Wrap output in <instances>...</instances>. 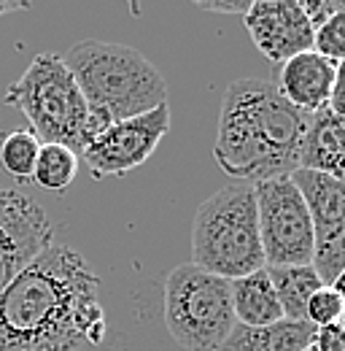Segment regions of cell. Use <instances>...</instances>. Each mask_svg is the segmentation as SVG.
Listing matches in <instances>:
<instances>
[{"mask_svg": "<svg viewBox=\"0 0 345 351\" xmlns=\"http://www.w3.org/2000/svg\"><path fill=\"white\" fill-rule=\"evenodd\" d=\"M103 341L100 278L65 243H51L0 292V351H79Z\"/></svg>", "mask_w": 345, "mask_h": 351, "instance_id": "1", "label": "cell"}, {"mask_svg": "<svg viewBox=\"0 0 345 351\" xmlns=\"http://www.w3.org/2000/svg\"><path fill=\"white\" fill-rule=\"evenodd\" d=\"M307 114L264 79L232 82L218 114L214 157L232 178L257 184L300 171Z\"/></svg>", "mask_w": 345, "mask_h": 351, "instance_id": "2", "label": "cell"}, {"mask_svg": "<svg viewBox=\"0 0 345 351\" xmlns=\"http://www.w3.org/2000/svg\"><path fill=\"white\" fill-rule=\"evenodd\" d=\"M62 60L84 95L97 132L168 103L165 76L127 44L89 38L71 46Z\"/></svg>", "mask_w": 345, "mask_h": 351, "instance_id": "3", "label": "cell"}, {"mask_svg": "<svg viewBox=\"0 0 345 351\" xmlns=\"http://www.w3.org/2000/svg\"><path fill=\"white\" fill-rule=\"evenodd\" d=\"M192 265L224 281L267 267L251 184L224 186L197 208L192 221Z\"/></svg>", "mask_w": 345, "mask_h": 351, "instance_id": "4", "label": "cell"}, {"mask_svg": "<svg viewBox=\"0 0 345 351\" xmlns=\"http://www.w3.org/2000/svg\"><path fill=\"white\" fill-rule=\"evenodd\" d=\"M5 103L27 117L30 132L41 143L68 146L76 157L97 135L84 95L57 54H36L22 79L8 84Z\"/></svg>", "mask_w": 345, "mask_h": 351, "instance_id": "5", "label": "cell"}, {"mask_svg": "<svg viewBox=\"0 0 345 351\" xmlns=\"http://www.w3.org/2000/svg\"><path fill=\"white\" fill-rule=\"evenodd\" d=\"M165 327L186 351H218L235 330L229 281L183 263L165 278Z\"/></svg>", "mask_w": 345, "mask_h": 351, "instance_id": "6", "label": "cell"}, {"mask_svg": "<svg viewBox=\"0 0 345 351\" xmlns=\"http://www.w3.org/2000/svg\"><path fill=\"white\" fill-rule=\"evenodd\" d=\"M257 219L259 238L267 267H292L313 263L316 230L307 203L292 181V176H278L257 181Z\"/></svg>", "mask_w": 345, "mask_h": 351, "instance_id": "7", "label": "cell"}, {"mask_svg": "<svg viewBox=\"0 0 345 351\" xmlns=\"http://www.w3.org/2000/svg\"><path fill=\"white\" fill-rule=\"evenodd\" d=\"M168 130H170V108L165 103L149 114L108 125L89 141L81 157L94 178L125 176L140 168L157 152Z\"/></svg>", "mask_w": 345, "mask_h": 351, "instance_id": "8", "label": "cell"}, {"mask_svg": "<svg viewBox=\"0 0 345 351\" xmlns=\"http://www.w3.org/2000/svg\"><path fill=\"white\" fill-rule=\"evenodd\" d=\"M54 243V227L22 189L0 186V292Z\"/></svg>", "mask_w": 345, "mask_h": 351, "instance_id": "9", "label": "cell"}, {"mask_svg": "<svg viewBox=\"0 0 345 351\" xmlns=\"http://www.w3.org/2000/svg\"><path fill=\"white\" fill-rule=\"evenodd\" d=\"M243 22L254 46L275 65L313 49L316 30L297 0H254Z\"/></svg>", "mask_w": 345, "mask_h": 351, "instance_id": "10", "label": "cell"}, {"mask_svg": "<svg viewBox=\"0 0 345 351\" xmlns=\"http://www.w3.org/2000/svg\"><path fill=\"white\" fill-rule=\"evenodd\" d=\"M337 65L321 57L318 51H302L281 65L278 92L302 114H318L329 108L332 89H335Z\"/></svg>", "mask_w": 345, "mask_h": 351, "instance_id": "11", "label": "cell"}, {"mask_svg": "<svg viewBox=\"0 0 345 351\" xmlns=\"http://www.w3.org/2000/svg\"><path fill=\"white\" fill-rule=\"evenodd\" d=\"M300 171L332 176L345 181V119L335 111L324 108L310 114L307 132L302 141Z\"/></svg>", "mask_w": 345, "mask_h": 351, "instance_id": "12", "label": "cell"}, {"mask_svg": "<svg viewBox=\"0 0 345 351\" xmlns=\"http://www.w3.org/2000/svg\"><path fill=\"white\" fill-rule=\"evenodd\" d=\"M292 181L302 192L316 238H327L345 230V181L316 171H294Z\"/></svg>", "mask_w": 345, "mask_h": 351, "instance_id": "13", "label": "cell"}, {"mask_svg": "<svg viewBox=\"0 0 345 351\" xmlns=\"http://www.w3.org/2000/svg\"><path fill=\"white\" fill-rule=\"evenodd\" d=\"M316 327L310 322H289L281 319L267 327H243L235 324L229 338L218 351H305L313 346Z\"/></svg>", "mask_w": 345, "mask_h": 351, "instance_id": "14", "label": "cell"}, {"mask_svg": "<svg viewBox=\"0 0 345 351\" xmlns=\"http://www.w3.org/2000/svg\"><path fill=\"white\" fill-rule=\"evenodd\" d=\"M229 295H232L235 322L243 327H267L283 319L275 287L267 276V267L229 281Z\"/></svg>", "mask_w": 345, "mask_h": 351, "instance_id": "15", "label": "cell"}, {"mask_svg": "<svg viewBox=\"0 0 345 351\" xmlns=\"http://www.w3.org/2000/svg\"><path fill=\"white\" fill-rule=\"evenodd\" d=\"M267 276L275 287L283 319L307 322V303L324 287L313 265H292V267H267Z\"/></svg>", "mask_w": 345, "mask_h": 351, "instance_id": "16", "label": "cell"}, {"mask_svg": "<svg viewBox=\"0 0 345 351\" xmlns=\"http://www.w3.org/2000/svg\"><path fill=\"white\" fill-rule=\"evenodd\" d=\"M79 173V157L60 143H43L33 168V181L49 192H65Z\"/></svg>", "mask_w": 345, "mask_h": 351, "instance_id": "17", "label": "cell"}, {"mask_svg": "<svg viewBox=\"0 0 345 351\" xmlns=\"http://www.w3.org/2000/svg\"><path fill=\"white\" fill-rule=\"evenodd\" d=\"M41 141L30 130H11L0 141V165L14 178H33V168L41 152Z\"/></svg>", "mask_w": 345, "mask_h": 351, "instance_id": "18", "label": "cell"}, {"mask_svg": "<svg viewBox=\"0 0 345 351\" xmlns=\"http://www.w3.org/2000/svg\"><path fill=\"white\" fill-rule=\"evenodd\" d=\"M313 51H318L321 57H327L335 65L345 60V5L316 30Z\"/></svg>", "mask_w": 345, "mask_h": 351, "instance_id": "19", "label": "cell"}, {"mask_svg": "<svg viewBox=\"0 0 345 351\" xmlns=\"http://www.w3.org/2000/svg\"><path fill=\"white\" fill-rule=\"evenodd\" d=\"M345 313V300L332 289V287H321L310 303H307V322L318 330V327H329V324H340Z\"/></svg>", "mask_w": 345, "mask_h": 351, "instance_id": "20", "label": "cell"}, {"mask_svg": "<svg viewBox=\"0 0 345 351\" xmlns=\"http://www.w3.org/2000/svg\"><path fill=\"white\" fill-rule=\"evenodd\" d=\"M305 16L310 19L313 30H318L329 16H335L340 8L345 5V0H310V3H300Z\"/></svg>", "mask_w": 345, "mask_h": 351, "instance_id": "21", "label": "cell"}, {"mask_svg": "<svg viewBox=\"0 0 345 351\" xmlns=\"http://www.w3.org/2000/svg\"><path fill=\"white\" fill-rule=\"evenodd\" d=\"M313 349L316 351H345V327L343 324L318 327L316 335H313Z\"/></svg>", "mask_w": 345, "mask_h": 351, "instance_id": "22", "label": "cell"}, {"mask_svg": "<svg viewBox=\"0 0 345 351\" xmlns=\"http://www.w3.org/2000/svg\"><path fill=\"white\" fill-rule=\"evenodd\" d=\"M329 111H335L337 117H343L345 119V60L343 62H337V76H335V89H332Z\"/></svg>", "mask_w": 345, "mask_h": 351, "instance_id": "23", "label": "cell"}, {"mask_svg": "<svg viewBox=\"0 0 345 351\" xmlns=\"http://www.w3.org/2000/svg\"><path fill=\"white\" fill-rule=\"evenodd\" d=\"M251 3L254 0H238V3H214V0H208V3H197L203 11H214V14H248V8H251Z\"/></svg>", "mask_w": 345, "mask_h": 351, "instance_id": "24", "label": "cell"}, {"mask_svg": "<svg viewBox=\"0 0 345 351\" xmlns=\"http://www.w3.org/2000/svg\"><path fill=\"white\" fill-rule=\"evenodd\" d=\"M25 8H30V3H0V16L14 14V11H25Z\"/></svg>", "mask_w": 345, "mask_h": 351, "instance_id": "25", "label": "cell"}, {"mask_svg": "<svg viewBox=\"0 0 345 351\" xmlns=\"http://www.w3.org/2000/svg\"><path fill=\"white\" fill-rule=\"evenodd\" d=\"M329 287H332V289H335V292H337V295L345 300V270L337 276V278H335V281H332V284H329Z\"/></svg>", "mask_w": 345, "mask_h": 351, "instance_id": "26", "label": "cell"}, {"mask_svg": "<svg viewBox=\"0 0 345 351\" xmlns=\"http://www.w3.org/2000/svg\"><path fill=\"white\" fill-rule=\"evenodd\" d=\"M305 351H316V349H313V346H307V349H305Z\"/></svg>", "mask_w": 345, "mask_h": 351, "instance_id": "27", "label": "cell"}, {"mask_svg": "<svg viewBox=\"0 0 345 351\" xmlns=\"http://www.w3.org/2000/svg\"><path fill=\"white\" fill-rule=\"evenodd\" d=\"M340 324H343V327H345V313H343V322H340Z\"/></svg>", "mask_w": 345, "mask_h": 351, "instance_id": "28", "label": "cell"}]
</instances>
